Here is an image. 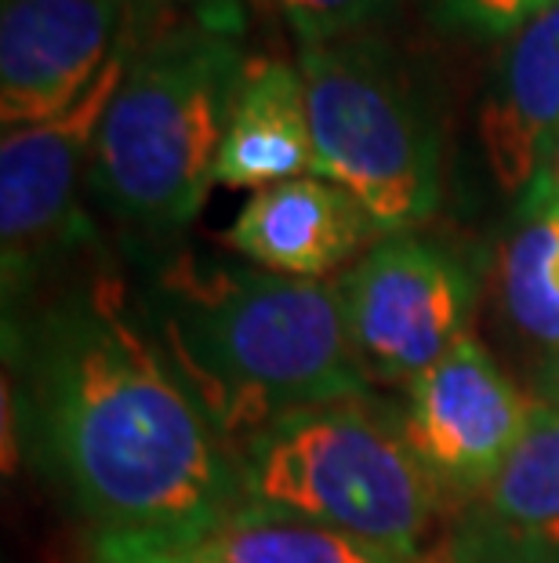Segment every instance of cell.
I'll return each instance as SVG.
<instances>
[{"mask_svg": "<svg viewBox=\"0 0 559 563\" xmlns=\"http://www.w3.org/2000/svg\"><path fill=\"white\" fill-rule=\"evenodd\" d=\"M4 328L22 448L94 538L193 549L244 506L233 448L121 280L88 277Z\"/></svg>", "mask_w": 559, "mask_h": 563, "instance_id": "6da1fadb", "label": "cell"}, {"mask_svg": "<svg viewBox=\"0 0 559 563\" xmlns=\"http://www.w3.org/2000/svg\"><path fill=\"white\" fill-rule=\"evenodd\" d=\"M153 302V334L233 454L283 415L371 393L338 284L178 262Z\"/></svg>", "mask_w": 559, "mask_h": 563, "instance_id": "7a4b0ae2", "label": "cell"}, {"mask_svg": "<svg viewBox=\"0 0 559 563\" xmlns=\"http://www.w3.org/2000/svg\"><path fill=\"white\" fill-rule=\"evenodd\" d=\"M247 58L222 30L178 26L131 47L127 74L94 139L88 186L116 222L182 230L219 186Z\"/></svg>", "mask_w": 559, "mask_h": 563, "instance_id": "3957f363", "label": "cell"}, {"mask_svg": "<svg viewBox=\"0 0 559 563\" xmlns=\"http://www.w3.org/2000/svg\"><path fill=\"white\" fill-rule=\"evenodd\" d=\"M244 501L418 553L447 490L371 393L302 407L236 448Z\"/></svg>", "mask_w": 559, "mask_h": 563, "instance_id": "277c9868", "label": "cell"}, {"mask_svg": "<svg viewBox=\"0 0 559 563\" xmlns=\"http://www.w3.org/2000/svg\"><path fill=\"white\" fill-rule=\"evenodd\" d=\"M316 175L342 186L378 233H414L439 203V139L400 69L364 41H299Z\"/></svg>", "mask_w": 559, "mask_h": 563, "instance_id": "5b68a950", "label": "cell"}, {"mask_svg": "<svg viewBox=\"0 0 559 563\" xmlns=\"http://www.w3.org/2000/svg\"><path fill=\"white\" fill-rule=\"evenodd\" d=\"M338 302L364 378L407 389L469 339L476 277L444 244L392 233L342 273Z\"/></svg>", "mask_w": 559, "mask_h": 563, "instance_id": "8992f818", "label": "cell"}, {"mask_svg": "<svg viewBox=\"0 0 559 563\" xmlns=\"http://www.w3.org/2000/svg\"><path fill=\"white\" fill-rule=\"evenodd\" d=\"M131 33L105 63L99 80L44 124L8 128L0 139V258H4V313L37 287L74 230L77 189L88 183L94 139L131 63Z\"/></svg>", "mask_w": 559, "mask_h": 563, "instance_id": "52a82bcc", "label": "cell"}, {"mask_svg": "<svg viewBox=\"0 0 559 563\" xmlns=\"http://www.w3.org/2000/svg\"><path fill=\"white\" fill-rule=\"evenodd\" d=\"M541 400L519 389L472 334L403 389V433L436 484L469 501L502 473Z\"/></svg>", "mask_w": 559, "mask_h": 563, "instance_id": "ba28073f", "label": "cell"}, {"mask_svg": "<svg viewBox=\"0 0 559 563\" xmlns=\"http://www.w3.org/2000/svg\"><path fill=\"white\" fill-rule=\"evenodd\" d=\"M124 37L121 0L0 4V121L44 124L85 95Z\"/></svg>", "mask_w": 559, "mask_h": 563, "instance_id": "9c48e42d", "label": "cell"}, {"mask_svg": "<svg viewBox=\"0 0 559 563\" xmlns=\"http://www.w3.org/2000/svg\"><path fill=\"white\" fill-rule=\"evenodd\" d=\"M447 563H559V407L541 404L513 459L450 523Z\"/></svg>", "mask_w": 559, "mask_h": 563, "instance_id": "30bf717a", "label": "cell"}, {"mask_svg": "<svg viewBox=\"0 0 559 563\" xmlns=\"http://www.w3.org/2000/svg\"><path fill=\"white\" fill-rule=\"evenodd\" d=\"M225 241L251 266L294 280H324L382 241L360 200L320 175L255 194L236 211Z\"/></svg>", "mask_w": 559, "mask_h": 563, "instance_id": "8fae6325", "label": "cell"}, {"mask_svg": "<svg viewBox=\"0 0 559 563\" xmlns=\"http://www.w3.org/2000/svg\"><path fill=\"white\" fill-rule=\"evenodd\" d=\"M559 131V0L508 37L480 110V146L502 194L538 183Z\"/></svg>", "mask_w": 559, "mask_h": 563, "instance_id": "7c38bea8", "label": "cell"}, {"mask_svg": "<svg viewBox=\"0 0 559 563\" xmlns=\"http://www.w3.org/2000/svg\"><path fill=\"white\" fill-rule=\"evenodd\" d=\"M305 175H316V146L302 69L280 58H247L222 142L219 186L261 194Z\"/></svg>", "mask_w": 559, "mask_h": 563, "instance_id": "4fadbf2b", "label": "cell"}, {"mask_svg": "<svg viewBox=\"0 0 559 563\" xmlns=\"http://www.w3.org/2000/svg\"><path fill=\"white\" fill-rule=\"evenodd\" d=\"M197 563H422V553L367 542L338 527L244 501L186 549Z\"/></svg>", "mask_w": 559, "mask_h": 563, "instance_id": "5bb4252c", "label": "cell"}, {"mask_svg": "<svg viewBox=\"0 0 559 563\" xmlns=\"http://www.w3.org/2000/svg\"><path fill=\"white\" fill-rule=\"evenodd\" d=\"M502 306L508 323L549 356L559 350V200L523 194V219L502 247Z\"/></svg>", "mask_w": 559, "mask_h": 563, "instance_id": "9a60e30c", "label": "cell"}, {"mask_svg": "<svg viewBox=\"0 0 559 563\" xmlns=\"http://www.w3.org/2000/svg\"><path fill=\"white\" fill-rule=\"evenodd\" d=\"M266 4L291 22L299 41H338L367 26L396 0H266Z\"/></svg>", "mask_w": 559, "mask_h": 563, "instance_id": "2e32d148", "label": "cell"}, {"mask_svg": "<svg viewBox=\"0 0 559 563\" xmlns=\"http://www.w3.org/2000/svg\"><path fill=\"white\" fill-rule=\"evenodd\" d=\"M545 4L549 0H436L439 15L450 26L483 33V37H513Z\"/></svg>", "mask_w": 559, "mask_h": 563, "instance_id": "e0dca14e", "label": "cell"}, {"mask_svg": "<svg viewBox=\"0 0 559 563\" xmlns=\"http://www.w3.org/2000/svg\"><path fill=\"white\" fill-rule=\"evenodd\" d=\"M91 563H193L186 549L138 542V538H94Z\"/></svg>", "mask_w": 559, "mask_h": 563, "instance_id": "ac0fdd59", "label": "cell"}, {"mask_svg": "<svg viewBox=\"0 0 559 563\" xmlns=\"http://www.w3.org/2000/svg\"><path fill=\"white\" fill-rule=\"evenodd\" d=\"M534 397L549 407H559V350L541 356L538 375H534Z\"/></svg>", "mask_w": 559, "mask_h": 563, "instance_id": "d6986e66", "label": "cell"}, {"mask_svg": "<svg viewBox=\"0 0 559 563\" xmlns=\"http://www.w3.org/2000/svg\"><path fill=\"white\" fill-rule=\"evenodd\" d=\"M530 189H534V194H545V197L559 200V131H556V142H552V150H549V161H545L538 183H534ZM530 189H527V194H530Z\"/></svg>", "mask_w": 559, "mask_h": 563, "instance_id": "ffe728a7", "label": "cell"}, {"mask_svg": "<svg viewBox=\"0 0 559 563\" xmlns=\"http://www.w3.org/2000/svg\"><path fill=\"white\" fill-rule=\"evenodd\" d=\"M193 563H197V560H193Z\"/></svg>", "mask_w": 559, "mask_h": 563, "instance_id": "44dd1931", "label": "cell"}]
</instances>
